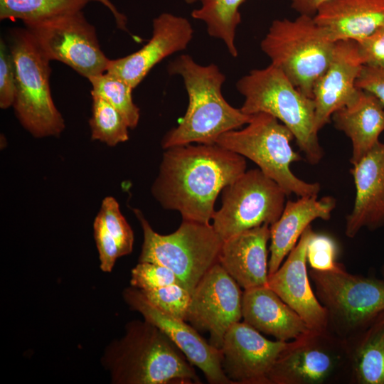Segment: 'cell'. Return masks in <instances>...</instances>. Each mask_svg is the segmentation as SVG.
Wrapping results in <instances>:
<instances>
[{
  "mask_svg": "<svg viewBox=\"0 0 384 384\" xmlns=\"http://www.w3.org/2000/svg\"><path fill=\"white\" fill-rule=\"evenodd\" d=\"M236 89L245 97L240 108L243 113L265 112L276 117L292 132L307 161L311 164L320 161L324 153L314 129V101L279 68L270 64L252 70L238 80Z\"/></svg>",
  "mask_w": 384,
  "mask_h": 384,
  "instance_id": "obj_3",
  "label": "cell"
},
{
  "mask_svg": "<svg viewBox=\"0 0 384 384\" xmlns=\"http://www.w3.org/2000/svg\"><path fill=\"white\" fill-rule=\"evenodd\" d=\"M121 378L129 383H201L193 366L159 328L134 324L124 343Z\"/></svg>",
  "mask_w": 384,
  "mask_h": 384,
  "instance_id": "obj_10",
  "label": "cell"
},
{
  "mask_svg": "<svg viewBox=\"0 0 384 384\" xmlns=\"http://www.w3.org/2000/svg\"><path fill=\"white\" fill-rule=\"evenodd\" d=\"M89 0H0V19L23 23L43 21L82 11Z\"/></svg>",
  "mask_w": 384,
  "mask_h": 384,
  "instance_id": "obj_28",
  "label": "cell"
},
{
  "mask_svg": "<svg viewBox=\"0 0 384 384\" xmlns=\"http://www.w3.org/2000/svg\"><path fill=\"white\" fill-rule=\"evenodd\" d=\"M314 293L325 308L326 329L344 340L384 311V279L354 274L338 262L331 270L311 269Z\"/></svg>",
  "mask_w": 384,
  "mask_h": 384,
  "instance_id": "obj_7",
  "label": "cell"
},
{
  "mask_svg": "<svg viewBox=\"0 0 384 384\" xmlns=\"http://www.w3.org/2000/svg\"><path fill=\"white\" fill-rule=\"evenodd\" d=\"M196 1H199L201 6L191 12V16L203 21L208 35L222 40L230 54L237 57L235 31L241 22L239 9L245 0H194V2Z\"/></svg>",
  "mask_w": 384,
  "mask_h": 384,
  "instance_id": "obj_27",
  "label": "cell"
},
{
  "mask_svg": "<svg viewBox=\"0 0 384 384\" xmlns=\"http://www.w3.org/2000/svg\"><path fill=\"white\" fill-rule=\"evenodd\" d=\"M329 0H290L292 8L299 14L314 16L318 9Z\"/></svg>",
  "mask_w": 384,
  "mask_h": 384,
  "instance_id": "obj_37",
  "label": "cell"
},
{
  "mask_svg": "<svg viewBox=\"0 0 384 384\" xmlns=\"http://www.w3.org/2000/svg\"><path fill=\"white\" fill-rule=\"evenodd\" d=\"M350 384H384V311L346 339Z\"/></svg>",
  "mask_w": 384,
  "mask_h": 384,
  "instance_id": "obj_25",
  "label": "cell"
},
{
  "mask_svg": "<svg viewBox=\"0 0 384 384\" xmlns=\"http://www.w3.org/2000/svg\"><path fill=\"white\" fill-rule=\"evenodd\" d=\"M356 87L374 95L384 106V68L363 65Z\"/></svg>",
  "mask_w": 384,
  "mask_h": 384,
  "instance_id": "obj_36",
  "label": "cell"
},
{
  "mask_svg": "<svg viewBox=\"0 0 384 384\" xmlns=\"http://www.w3.org/2000/svg\"><path fill=\"white\" fill-rule=\"evenodd\" d=\"M293 139L292 132L276 117L260 112L252 114L247 127L223 134L215 143L252 161L287 195L317 196L319 183L306 182L291 170L292 163L302 159L291 146Z\"/></svg>",
  "mask_w": 384,
  "mask_h": 384,
  "instance_id": "obj_5",
  "label": "cell"
},
{
  "mask_svg": "<svg viewBox=\"0 0 384 384\" xmlns=\"http://www.w3.org/2000/svg\"><path fill=\"white\" fill-rule=\"evenodd\" d=\"M348 377L346 340L327 329H311L289 341L268 374L270 384H341Z\"/></svg>",
  "mask_w": 384,
  "mask_h": 384,
  "instance_id": "obj_9",
  "label": "cell"
},
{
  "mask_svg": "<svg viewBox=\"0 0 384 384\" xmlns=\"http://www.w3.org/2000/svg\"><path fill=\"white\" fill-rule=\"evenodd\" d=\"M134 211L144 233L139 262L167 267L192 293L203 276L218 262L223 240L210 223L186 220H183L175 232L160 235L140 210Z\"/></svg>",
  "mask_w": 384,
  "mask_h": 384,
  "instance_id": "obj_8",
  "label": "cell"
},
{
  "mask_svg": "<svg viewBox=\"0 0 384 384\" xmlns=\"http://www.w3.org/2000/svg\"><path fill=\"white\" fill-rule=\"evenodd\" d=\"M9 43L16 78L13 107L18 121L36 138L59 136L65 125L51 96L50 60L26 28L10 31Z\"/></svg>",
  "mask_w": 384,
  "mask_h": 384,
  "instance_id": "obj_6",
  "label": "cell"
},
{
  "mask_svg": "<svg viewBox=\"0 0 384 384\" xmlns=\"http://www.w3.org/2000/svg\"><path fill=\"white\" fill-rule=\"evenodd\" d=\"M24 25L50 61L62 62L87 79L107 71L110 59L102 52L95 28L82 11Z\"/></svg>",
  "mask_w": 384,
  "mask_h": 384,
  "instance_id": "obj_12",
  "label": "cell"
},
{
  "mask_svg": "<svg viewBox=\"0 0 384 384\" xmlns=\"http://www.w3.org/2000/svg\"><path fill=\"white\" fill-rule=\"evenodd\" d=\"M351 171L356 197L345 234L353 238L363 228L374 230L384 226V143L379 142Z\"/></svg>",
  "mask_w": 384,
  "mask_h": 384,
  "instance_id": "obj_19",
  "label": "cell"
},
{
  "mask_svg": "<svg viewBox=\"0 0 384 384\" xmlns=\"http://www.w3.org/2000/svg\"><path fill=\"white\" fill-rule=\"evenodd\" d=\"M242 318L277 340H294L311 330L302 318L267 285L244 289Z\"/></svg>",
  "mask_w": 384,
  "mask_h": 384,
  "instance_id": "obj_21",
  "label": "cell"
},
{
  "mask_svg": "<svg viewBox=\"0 0 384 384\" xmlns=\"http://www.w3.org/2000/svg\"><path fill=\"white\" fill-rule=\"evenodd\" d=\"M125 298L145 321L159 328L174 343L188 361L203 373L209 383L233 384L223 370L220 349L208 342L193 326L156 309L140 290L127 289Z\"/></svg>",
  "mask_w": 384,
  "mask_h": 384,
  "instance_id": "obj_15",
  "label": "cell"
},
{
  "mask_svg": "<svg viewBox=\"0 0 384 384\" xmlns=\"http://www.w3.org/2000/svg\"><path fill=\"white\" fill-rule=\"evenodd\" d=\"M337 252V245L334 239L326 235L314 233L307 246V262L311 269L331 270L338 263Z\"/></svg>",
  "mask_w": 384,
  "mask_h": 384,
  "instance_id": "obj_33",
  "label": "cell"
},
{
  "mask_svg": "<svg viewBox=\"0 0 384 384\" xmlns=\"http://www.w3.org/2000/svg\"><path fill=\"white\" fill-rule=\"evenodd\" d=\"M16 92L15 64L11 52L2 38L0 43V107L13 106Z\"/></svg>",
  "mask_w": 384,
  "mask_h": 384,
  "instance_id": "obj_34",
  "label": "cell"
},
{
  "mask_svg": "<svg viewBox=\"0 0 384 384\" xmlns=\"http://www.w3.org/2000/svg\"><path fill=\"white\" fill-rule=\"evenodd\" d=\"M151 193L183 220L210 223L220 191L246 171L245 157L215 144L166 149Z\"/></svg>",
  "mask_w": 384,
  "mask_h": 384,
  "instance_id": "obj_1",
  "label": "cell"
},
{
  "mask_svg": "<svg viewBox=\"0 0 384 384\" xmlns=\"http://www.w3.org/2000/svg\"><path fill=\"white\" fill-rule=\"evenodd\" d=\"M92 85V95L99 96L113 106L122 116L128 127L138 124L140 111L132 100L134 90L119 78L107 72L88 79Z\"/></svg>",
  "mask_w": 384,
  "mask_h": 384,
  "instance_id": "obj_29",
  "label": "cell"
},
{
  "mask_svg": "<svg viewBox=\"0 0 384 384\" xmlns=\"http://www.w3.org/2000/svg\"><path fill=\"white\" fill-rule=\"evenodd\" d=\"M334 41H361L384 26V0H329L314 16Z\"/></svg>",
  "mask_w": 384,
  "mask_h": 384,
  "instance_id": "obj_22",
  "label": "cell"
},
{
  "mask_svg": "<svg viewBox=\"0 0 384 384\" xmlns=\"http://www.w3.org/2000/svg\"><path fill=\"white\" fill-rule=\"evenodd\" d=\"M91 138L110 146L129 139V127L121 114L103 98L92 95Z\"/></svg>",
  "mask_w": 384,
  "mask_h": 384,
  "instance_id": "obj_30",
  "label": "cell"
},
{
  "mask_svg": "<svg viewBox=\"0 0 384 384\" xmlns=\"http://www.w3.org/2000/svg\"><path fill=\"white\" fill-rule=\"evenodd\" d=\"M151 39L139 50L125 57L110 60L107 73L125 81L134 89L158 63L185 50L193 36L188 19L162 13L153 20Z\"/></svg>",
  "mask_w": 384,
  "mask_h": 384,
  "instance_id": "obj_16",
  "label": "cell"
},
{
  "mask_svg": "<svg viewBox=\"0 0 384 384\" xmlns=\"http://www.w3.org/2000/svg\"><path fill=\"white\" fill-rule=\"evenodd\" d=\"M363 65L356 41L336 42L331 63L314 87L316 132L330 122L336 110L354 100L358 92L356 82Z\"/></svg>",
  "mask_w": 384,
  "mask_h": 384,
  "instance_id": "obj_18",
  "label": "cell"
},
{
  "mask_svg": "<svg viewBox=\"0 0 384 384\" xmlns=\"http://www.w3.org/2000/svg\"><path fill=\"white\" fill-rule=\"evenodd\" d=\"M270 226L243 231L223 241L218 263L244 289L267 285Z\"/></svg>",
  "mask_w": 384,
  "mask_h": 384,
  "instance_id": "obj_20",
  "label": "cell"
},
{
  "mask_svg": "<svg viewBox=\"0 0 384 384\" xmlns=\"http://www.w3.org/2000/svg\"><path fill=\"white\" fill-rule=\"evenodd\" d=\"M314 233L311 225L306 228L284 262L268 275L267 286L302 318L310 329L320 331L327 328L326 311L311 288L306 268L307 246Z\"/></svg>",
  "mask_w": 384,
  "mask_h": 384,
  "instance_id": "obj_17",
  "label": "cell"
},
{
  "mask_svg": "<svg viewBox=\"0 0 384 384\" xmlns=\"http://www.w3.org/2000/svg\"><path fill=\"white\" fill-rule=\"evenodd\" d=\"M140 292L145 299L159 310L173 317L186 321L191 292L182 284L174 283Z\"/></svg>",
  "mask_w": 384,
  "mask_h": 384,
  "instance_id": "obj_31",
  "label": "cell"
},
{
  "mask_svg": "<svg viewBox=\"0 0 384 384\" xmlns=\"http://www.w3.org/2000/svg\"><path fill=\"white\" fill-rule=\"evenodd\" d=\"M289 342L269 340L238 321L226 331L220 348L223 370L233 384H270L269 372Z\"/></svg>",
  "mask_w": 384,
  "mask_h": 384,
  "instance_id": "obj_14",
  "label": "cell"
},
{
  "mask_svg": "<svg viewBox=\"0 0 384 384\" xmlns=\"http://www.w3.org/2000/svg\"><path fill=\"white\" fill-rule=\"evenodd\" d=\"M93 228L100 268L111 272L116 260L129 254L134 243L133 231L114 198L107 196L103 199Z\"/></svg>",
  "mask_w": 384,
  "mask_h": 384,
  "instance_id": "obj_26",
  "label": "cell"
},
{
  "mask_svg": "<svg viewBox=\"0 0 384 384\" xmlns=\"http://www.w3.org/2000/svg\"><path fill=\"white\" fill-rule=\"evenodd\" d=\"M357 43L364 65L384 68V26Z\"/></svg>",
  "mask_w": 384,
  "mask_h": 384,
  "instance_id": "obj_35",
  "label": "cell"
},
{
  "mask_svg": "<svg viewBox=\"0 0 384 384\" xmlns=\"http://www.w3.org/2000/svg\"><path fill=\"white\" fill-rule=\"evenodd\" d=\"M335 206V198L331 196H304L286 202L282 215L270 225L269 274L277 270L310 223L317 218L330 219Z\"/></svg>",
  "mask_w": 384,
  "mask_h": 384,
  "instance_id": "obj_23",
  "label": "cell"
},
{
  "mask_svg": "<svg viewBox=\"0 0 384 384\" xmlns=\"http://www.w3.org/2000/svg\"><path fill=\"white\" fill-rule=\"evenodd\" d=\"M168 72L183 78L188 106L178 125L164 137L163 149L193 142L215 144L223 134L252 119V115L233 107L223 97L226 78L215 64L202 65L189 55H181L169 64Z\"/></svg>",
  "mask_w": 384,
  "mask_h": 384,
  "instance_id": "obj_2",
  "label": "cell"
},
{
  "mask_svg": "<svg viewBox=\"0 0 384 384\" xmlns=\"http://www.w3.org/2000/svg\"><path fill=\"white\" fill-rule=\"evenodd\" d=\"M335 43L314 16L299 14L292 20H274L260 48L271 64L313 98L315 84L331 63Z\"/></svg>",
  "mask_w": 384,
  "mask_h": 384,
  "instance_id": "obj_4",
  "label": "cell"
},
{
  "mask_svg": "<svg viewBox=\"0 0 384 384\" xmlns=\"http://www.w3.org/2000/svg\"><path fill=\"white\" fill-rule=\"evenodd\" d=\"M90 1H95L97 2L101 3L105 6H106L113 14L117 26L118 28L121 29H126V18L125 16L122 14L120 12H119L117 9V8L112 4V3L110 0H89Z\"/></svg>",
  "mask_w": 384,
  "mask_h": 384,
  "instance_id": "obj_38",
  "label": "cell"
},
{
  "mask_svg": "<svg viewBox=\"0 0 384 384\" xmlns=\"http://www.w3.org/2000/svg\"><path fill=\"white\" fill-rule=\"evenodd\" d=\"M218 262L191 293L187 319L197 331L210 334V343L220 348L225 334L242 319V292Z\"/></svg>",
  "mask_w": 384,
  "mask_h": 384,
  "instance_id": "obj_13",
  "label": "cell"
},
{
  "mask_svg": "<svg viewBox=\"0 0 384 384\" xmlns=\"http://www.w3.org/2000/svg\"><path fill=\"white\" fill-rule=\"evenodd\" d=\"M381 275H382V279H384V265L381 268Z\"/></svg>",
  "mask_w": 384,
  "mask_h": 384,
  "instance_id": "obj_39",
  "label": "cell"
},
{
  "mask_svg": "<svg viewBox=\"0 0 384 384\" xmlns=\"http://www.w3.org/2000/svg\"><path fill=\"white\" fill-rule=\"evenodd\" d=\"M331 119L351 142L353 165L380 142L384 131V106L374 95L358 89L354 100L336 110Z\"/></svg>",
  "mask_w": 384,
  "mask_h": 384,
  "instance_id": "obj_24",
  "label": "cell"
},
{
  "mask_svg": "<svg viewBox=\"0 0 384 384\" xmlns=\"http://www.w3.org/2000/svg\"><path fill=\"white\" fill-rule=\"evenodd\" d=\"M130 282L132 287L140 290H149L179 283V281L175 273L167 267L154 262H139L132 270Z\"/></svg>",
  "mask_w": 384,
  "mask_h": 384,
  "instance_id": "obj_32",
  "label": "cell"
},
{
  "mask_svg": "<svg viewBox=\"0 0 384 384\" xmlns=\"http://www.w3.org/2000/svg\"><path fill=\"white\" fill-rule=\"evenodd\" d=\"M222 206L213 216V227L224 241L243 231L275 223L287 194L259 168L245 171L222 191Z\"/></svg>",
  "mask_w": 384,
  "mask_h": 384,
  "instance_id": "obj_11",
  "label": "cell"
}]
</instances>
